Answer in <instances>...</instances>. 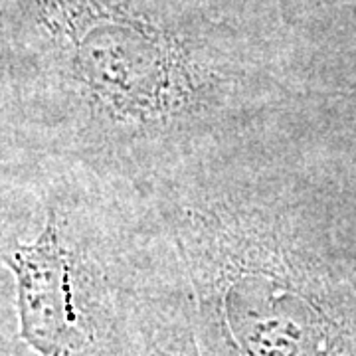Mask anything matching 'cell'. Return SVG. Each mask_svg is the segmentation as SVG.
I'll use <instances>...</instances> for the list:
<instances>
[{
  "instance_id": "cell-7",
  "label": "cell",
  "mask_w": 356,
  "mask_h": 356,
  "mask_svg": "<svg viewBox=\"0 0 356 356\" xmlns=\"http://www.w3.org/2000/svg\"><path fill=\"white\" fill-rule=\"evenodd\" d=\"M0 356H32L18 332L10 275L0 277Z\"/></svg>"
},
{
  "instance_id": "cell-1",
  "label": "cell",
  "mask_w": 356,
  "mask_h": 356,
  "mask_svg": "<svg viewBox=\"0 0 356 356\" xmlns=\"http://www.w3.org/2000/svg\"><path fill=\"white\" fill-rule=\"evenodd\" d=\"M42 159L149 194L318 102L266 40L196 0H14Z\"/></svg>"
},
{
  "instance_id": "cell-4",
  "label": "cell",
  "mask_w": 356,
  "mask_h": 356,
  "mask_svg": "<svg viewBox=\"0 0 356 356\" xmlns=\"http://www.w3.org/2000/svg\"><path fill=\"white\" fill-rule=\"evenodd\" d=\"M139 318L147 356H202L184 277L159 218L140 280Z\"/></svg>"
},
{
  "instance_id": "cell-5",
  "label": "cell",
  "mask_w": 356,
  "mask_h": 356,
  "mask_svg": "<svg viewBox=\"0 0 356 356\" xmlns=\"http://www.w3.org/2000/svg\"><path fill=\"white\" fill-rule=\"evenodd\" d=\"M40 159L20 20L14 0H0V170Z\"/></svg>"
},
{
  "instance_id": "cell-3",
  "label": "cell",
  "mask_w": 356,
  "mask_h": 356,
  "mask_svg": "<svg viewBox=\"0 0 356 356\" xmlns=\"http://www.w3.org/2000/svg\"><path fill=\"white\" fill-rule=\"evenodd\" d=\"M154 229L149 196L40 161L38 206L0 248L32 356H147L139 295Z\"/></svg>"
},
{
  "instance_id": "cell-6",
  "label": "cell",
  "mask_w": 356,
  "mask_h": 356,
  "mask_svg": "<svg viewBox=\"0 0 356 356\" xmlns=\"http://www.w3.org/2000/svg\"><path fill=\"white\" fill-rule=\"evenodd\" d=\"M40 161L0 170V248L4 238L36 210ZM6 273L8 271L0 264V277Z\"/></svg>"
},
{
  "instance_id": "cell-2",
  "label": "cell",
  "mask_w": 356,
  "mask_h": 356,
  "mask_svg": "<svg viewBox=\"0 0 356 356\" xmlns=\"http://www.w3.org/2000/svg\"><path fill=\"white\" fill-rule=\"evenodd\" d=\"M301 117L220 145L145 194L202 356H356V285L321 218Z\"/></svg>"
}]
</instances>
